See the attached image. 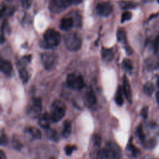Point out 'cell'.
I'll return each mask as SVG.
<instances>
[{
	"label": "cell",
	"mask_w": 159,
	"mask_h": 159,
	"mask_svg": "<svg viewBox=\"0 0 159 159\" xmlns=\"http://www.w3.org/2000/svg\"><path fill=\"white\" fill-rule=\"evenodd\" d=\"M102 57L106 61H110L114 57V52L111 48H102Z\"/></svg>",
	"instance_id": "14"
},
{
	"label": "cell",
	"mask_w": 159,
	"mask_h": 159,
	"mask_svg": "<svg viewBox=\"0 0 159 159\" xmlns=\"http://www.w3.org/2000/svg\"><path fill=\"white\" fill-rule=\"evenodd\" d=\"M71 124L68 121H65L64 122L63 125V129L62 131V135L64 137H68L70 133H71Z\"/></svg>",
	"instance_id": "19"
},
{
	"label": "cell",
	"mask_w": 159,
	"mask_h": 159,
	"mask_svg": "<svg viewBox=\"0 0 159 159\" xmlns=\"http://www.w3.org/2000/svg\"><path fill=\"white\" fill-rule=\"evenodd\" d=\"M123 93L129 102H132V91L127 77L124 75L123 77Z\"/></svg>",
	"instance_id": "10"
},
{
	"label": "cell",
	"mask_w": 159,
	"mask_h": 159,
	"mask_svg": "<svg viewBox=\"0 0 159 159\" xmlns=\"http://www.w3.org/2000/svg\"><path fill=\"white\" fill-rule=\"evenodd\" d=\"M65 106L63 102L59 100L55 101L51 106L50 117L53 122H57L61 120L65 114Z\"/></svg>",
	"instance_id": "2"
},
{
	"label": "cell",
	"mask_w": 159,
	"mask_h": 159,
	"mask_svg": "<svg viewBox=\"0 0 159 159\" xmlns=\"http://www.w3.org/2000/svg\"><path fill=\"white\" fill-rule=\"evenodd\" d=\"M64 42L66 48L70 51H77L81 46V39L76 32H69L65 35Z\"/></svg>",
	"instance_id": "3"
},
{
	"label": "cell",
	"mask_w": 159,
	"mask_h": 159,
	"mask_svg": "<svg viewBox=\"0 0 159 159\" xmlns=\"http://www.w3.org/2000/svg\"><path fill=\"white\" fill-rule=\"evenodd\" d=\"M73 20L72 18L71 17H65L63 19H61L60 24V29L65 30V31H68L70 30L73 25Z\"/></svg>",
	"instance_id": "12"
},
{
	"label": "cell",
	"mask_w": 159,
	"mask_h": 159,
	"mask_svg": "<svg viewBox=\"0 0 159 159\" xmlns=\"http://www.w3.org/2000/svg\"><path fill=\"white\" fill-rule=\"evenodd\" d=\"M96 159H107V158H106V155L104 154L103 149L101 150H99L98 152Z\"/></svg>",
	"instance_id": "30"
},
{
	"label": "cell",
	"mask_w": 159,
	"mask_h": 159,
	"mask_svg": "<svg viewBox=\"0 0 159 159\" xmlns=\"http://www.w3.org/2000/svg\"><path fill=\"white\" fill-rule=\"evenodd\" d=\"M46 134H47V135L48 136V137H49L50 139H52L53 140L58 141L59 139L58 132L55 130L47 129Z\"/></svg>",
	"instance_id": "20"
},
{
	"label": "cell",
	"mask_w": 159,
	"mask_h": 159,
	"mask_svg": "<svg viewBox=\"0 0 159 159\" xmlns=\"http://www.w3.org/2000/svg\"><path fill=\"white\" fill-rule=\"evenodd\" d=\"M61 40L60 33L54 29H48L43 35L42 46L45 48H52L58 45Z\"/></svg>",
	"instance_id": "1"
},
{
	"label": "cell",
	"mask_w": 159,
	"mask_h": 159,
	"mask_svg": "<svg viewBox=\"0 0 159 159\" xmlns=\"http://www.w3.org/2000/svg\"><path fill=\"white\" fill-rule=\"evenodd\" d=\"M42 108V101L40 98H34L28 109V114L32 118H36L40 114Z\"/></svg>",
	"instance_id": "7"
},
{
	"label": "cell",
	"mask_w": 159,
	"mask_h": 159,
	"mask_svg": "<svg viewBox=\"0 0 159 159\" xmlns=\"http://www.w3.org/2000/svg\"><path fill=\"white\" fill-rule=\"evenodd\" d=\"M138 134H139V138H140L142 140H144L143 139H144L145 136H144V134H143V131H142V128H141L140 126V127H139V129H138Z\"/></svg>",
	"instance_id": "31"
},
{
	"label": "cell",
	"mask_w": 159,
	"mask_h": 159,
	"mask_svg": "<svg viewBox=\"0 0 159 159\" xmlns=\"http://www.w3.org/2000/svg\"><path fill=\"white\" fill-rule=\"evenodd\" d=\"M148 107L147 106L143 107V109L141 111V116H142V117L144 119L147 118L148 116Z\"/></svg>",
	"instance_id": "29"
},
{
	"label": "cell",
	"mask_w": 159,
	"mask_h": 159,
	"mask_svg": "<svg viewBox=\"0 0 159 159\" xmlns=\"http://www.w3.org/2000/svg\"><path fill=\"white\" fill-rule=\"evenodd\" d=\"M132 14L130 12H129V11L124 12L121 16V22H124L127 20H130L132 18Z\"/></svg>",
	"instance_id": "24"
},
{
	"label": "cell",
	"mask_w": 159,
	"mask_h": 159,
	"mask_svg": "<svg viewBox=\"0 0 159 159\" xmlns=\"http://www.w3.org/2000/svg\"><path fill=\"white\" fill-rule=\"evenodd\" d=\"M42 62L47 69L51 68L55 61V57L53 53H45L42 56Z\"/></svg>",
	"instance_id": "9"
},
{
	"label": "cell",
	"mask_w": 159,
	"mask_h": 159,
	"mask_svg": "<svg viewBox=\"0 0 159 159\" xmlns=\"http://www.w3.org/2000/svg\"><path fill=\"white\" fill-rule=\"evenodd\" d=\"M154 89L155 88H154L153 84L150 82L146 83L143 86V91L148 96L152 95V94L154 91Z\"/></svg>",
	"instance_id": "21"
},
{
	"label": "cell",
	"mask_w": 159,
	"mask_h": 159,
	"mask_svg": "<svg viewBox=\"0 0 159 159\" xmlns=\"http://www.w3.org/2000/svg\"><path fill=\"white\" fill-rule=\"evenodd\" d=\"M123 64L125 66V67L128 70H132L133 68L132 63L129 59H127V58L124 59L123 60Z\"/></svg>",
	"instance_id": "27"
},
{
	"label": "cell",
	"mask_w": 159,
	"mask_h": 159,
	"mask_svg": "<svg viewBox=\"0 0 159 159\" xmlns=\"http://www.w3.org/2000/svg\"><path fill=\"white\" fill-rule=\"evenodd\" d=\"M6 143V138L4 135L0 137V145H3Z\"/></svg>",
	"instance_id": "33"
},
{
	"label": "cell",
	"mask_w": 159,
	"mask_h": 159,
	"mask_svg": "<svg viewBox=\"0 0 159 159\" xmlns=\"http://www.w3.org/2000/svg\"><path fill=\"white\" fill-rule=\"evenodd\" d=\"M120 5H121L122 8H123V9L134 8L135 6V4L130 2H122Z\"/></svg>",
	"instance_id": "26"
},
{
	"label": "cell",
	"mask_w": 159,
	"mask_h": 159,
	"mask_svg": "<svg viewBox=\"0 0 159 159\" xmlns=\"http://www.w3.org/2000/svg\"><path fill=\"white\" fill-rule=\"evenodd\" d=\"M50 117L48 113H44L42 114L39 120V123L40 125L45 129H48L50 125Z\"/></svg>",
	"instance_id": "13"
},
{
	"label": "cell",
	"mask_w": 159,
	"mask_h": 159,
	"mask_svg": "<svg viewBox=\"0 0 159 159\" xmlns=\"http://www.w3.org/2000/svg\"><path fill=\"white\" fill-rule=\"evenodd\" d=\"M19 75L20 77V79L24 83H25L29 80V74L27 71L24 68H21V69L19 70Z\"/></svg>",
	"instance_id": "22"
},
{
	"label": "cell",
	"mask_w": 159,
	"mask_h": 159,
	"mask_svg": "<svg viewBox=\"0 0 159 159\" xmlns=\"http://www.w3.org/2000/svg\"><path fill=\"white\" fill-rule=\"evenodd\" d=\"M157 2L159 3V0H157Z\"/></svg>",
	"instance_id": "37"
},
{
	"label": "cell",
	"mask_w": 159,
	"mask_h": 159,
	"mask_svg": "<svg viewBox=\"0 0 159 159\" xmlns=\"http://www.w3.org/2000/svg\"><path fill=\"white\" fill-rule=\"evenodd\" d=\"M0 159H7L6 154L2 150H0Z\"/></svg>",
	"instance_id": "34"
},
{
	"label": "cell",
	"mask_w": 159,
	"mask_h": 159,
	"mask_svg": "<svg viewBox=\"0 0 159 159\" xmlns=\"http://www.w3.org/2000/svg\"><path fill=\"white\" fill-rule=\"evenodd\" d=\"M143 159H153V158H151L150 157H147V158H143Z\"/></svg>",
	"instance_id": "36"
},
{
	"label": "cell",
	"mask_w": 159,
	"mask_h": 159,
	"mask_svg": "<svg viewBox=\"0 0 159 159\" xmlns=\"http://www.w3.org/2000/svg\"><path fill=\"white\" fill-rule=\"evenodd\" d=\"M129 149L130 151L131 152L132 155L135 157L139 156L140 153V151L139 150V149L138 148H137L135 145H133L132 143H130V145H129Z\"/></svg>",
	"instance_id": "23"
},
{
	"label": "cell",
	"mask_w": 159,
	"mask_h": 159,
	"mask_svg": "<svg viewBox=\"0 0 159 159\" xmlns=\"http://www.w3.org/2000/svg\"><path fill=\"white\" fill-rule=\"evenodd\" d=\"M32 0H21L22 6L25 9L29 8L32 4Z\"/></svg>",
	"instance_id": "28"
},
{
	"label": "cell",
	"mask_w": 159,
	"mask_h": 159,
	"mask_svg": "<svg viewBox=\"0 0 159 159\" xmlns=\"http://www.w3.org/2000/svg\"><path fill=\"white\" fill-rule=\"evenodd\" d=\"M85 99L87 104L89 106H93L96 102V96L92 90H89L86 93Z\"/></svg>",
	"instance_id": "15"
},
{
	"label": "cell",
	"mask_w": 159,
	"mask_h": 159,
	"mask_svg": "<svg viewBox=\"0 0 159 159\" xmlns=\"http://www.w3.org/2000/svg\"><path fill=\"white\" fill-rule=\"evenodd\" d=\"M75 150H76V147L75 145H66L65 148V151L67 155H71L73 153V152Z\"/></svg>",
	"instance_id": "25"
},
{
	"label": "cell",
	"mask_w": 159,
	"mask_h": 159,
	"mask_svg": "<svg viewBox=\"0 0 159 159\" xmlns=\"http://www.w3.org/2000/svg\"><path fill=\"white\" fill-rule=\"evenodd\" d=\"M96 11L99 16L107 17L112 11V6L108 2H100L96 6Z\"/></svg>",
	"instance_id": "8"
},
{
	"label": "cell",
	"mask_w": 159,
	"mask_h": 159,
	"mask_svg": "<svg viewBox=\"0 0 159 159\" xmlns=\"http://www.w3.org/2000/svg\"><path fill=\"white\" fill-rule=\"evenodd\" d=\"M122 88L121 86H119L116 93V96H115V101L117 103V104L119 105V106H122L124 103V99H123V97H122Z\"/></svg>",
	"instance_id": "16"
},
{
	"label": "cell",
	"mask_w": 159,
	"mask_h": 159,
	"mask_svg": "<svg viewBox=\"0 0 159 159\" xmlns=\"http://www.w3.org/2000/svg\"><path fill=\"white\" fill-rule=\"evenodd\" d=\"M71 5L70 0H52L49 8L53 13H60Z\"/></svg>",
	"instance_id": "6"
},
{
	"label": "cell",
	"mask_w": 159,
	"mask_h": 159,
	"mask_svg": "<svg viewBox=\"0 0 159 159\" xmlns=\"http://www.w3.org/2000/svg\"><path fill=\"white\" fill-rule=\"evenodd\" d=\"M66 83L70 88L74 89H80L84 85L82 76L76 73L69 74L66 77Z\"/></svg>",
	"instance_id": "5"
},
{
	"label": "cell",
	"mask_w": 159,
	"mask_h": 159,
	"mask_svg": "<svg viewBox=\"0 0 159 159\" xmlns=\"http://www.w3.org/2000/svg\"><path fill=\"white\" fill-rule=\"evenodd\" d=\"M27 131L32 135V136L37 139L41 138V132L40 131L35 127H30L27 128Z\"/></svg>",
	"instance_id": "18"
},
{
	"label": "cell",
	"mask_w": 159,
	"mask_h": 159,
	"mask_svg": "<svg viewBox=\"0 0 159 159\" xmlns=\"http://www.w3.org/2000/svg\"><path fill=\"white\" fill-rule=\"evenodd\" d=\"M84 0H70L71 5H76L81 3Z\"/></svg>",
	"instance_id": "32"
},
{
	"label": "cell",
	"mask_w": 159,
	"mask_h": 159,
	"mask_svg": "<svg viewBox=\"0 0 159 159\" xmlns=\"http://www.w3.org/2000/svg\"><path fill=\"white\" fill-rule=\"evenodd\" d=\"M155 96H156L157 101V102L159 104V91H157V92L156 93V94H155Z\"/></svg>",
	"instance_id": "35"
},
{
	"label": "cell",
	"mask_w": 159,
	"mask_h": 159,
	"mask_svg": "<svg viewBox=\"0 0 159 159\" xmlns=\"http://www.w3.org/2000/svg\"><path fill=\"white\" fill-rule=\"evenodd\" d=\"M107 159H120L122 151L120 147L114 142L108 141L103 149Z\"/></svg>",
	"instance_id": "4"
},
{
	"label": "cell",
	"mask_w": 159,
	"mask_h": 159,
	"mask_svg": "<svg viewBox=\"0 0 159 159\" xmlns=\"http://www.w3.org/2000/svg\"><path fill=\"white\" fill-rule=\"evenodd\" d=\"M12 70V66L10 61L0 59V71L6 75H9Z\"/></svg>",
	"instance_id": "11"
},
{
	"label": "cell",
	"mask_w": 159,
	"mask_h": 159,
	"mask_svg": "<svg viewBox=\"0 0 159 159\" xmlns=\"http://www.w3.org/2000/svg\"><path fill=\"white\" fill-rule=\"evenodd\" d=\"M117 37L119 42L122 43H125L127 42L126 34L125 30L123 29H119L117 32Z\"/></svg>",
	"instance_id": "17"
}]
</instances>
